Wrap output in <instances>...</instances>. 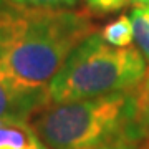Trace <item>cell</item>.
Wrapping results in <instances>:
<instances>
[{
	"instance_id": "6da1fadb",
	"label": "cell",
	"mask_w": 149,
	"mask_h": 149,
	"mask_svg": "<svg viewBox=\"0 0 149 149\" xmlns=\"http://www.w3.org/2000/svg\"><path fill=\"white\" fill-rule=\"evenodd\" d=\"M95 32L88 10L23 8L0 0V78L22 93H48L70 53Z\"/></svg>"
},
{
	"instance_id": "7a4b0ae2",
	"label": "cell",
	"mask_w": 149,
	"mask_h": 149,
	"mask_svg": "<svg viewBox=\"0 0 149 149\" xmlns=\"http://www.w3.org/2000/svg\"><path fill=\"white\" fill-rule=\"evenodd\" d=\"M33 133L50 149H93L139 129L138 88L66 103H50L30 119Z\"/></svg>"
},
{
	"instance_id": "3957f363",
	"label": "cell",
	"mask_w": 149,
	"mask_h": 149,
	"mask_svg": "<svg viewBox=\"0 0 149 149\" xmlns=\"http://www.w3.org/2000/svg\"><path fill=\"white\" fill-rule=\"evenodd\" d=\"M148 73L146 58L136 48H119L101 33L74 48L48 86L50 103H66L138 88Z\"/></svg>"
},
{
	"instance_id": "277c9868",
	"label": "cell",
	"mask_w": 149,
	"mask_h": 149,
	"mask_svg": "<svg viewBox=\"0 0 149 149\" xmlns=\"http://www.w3.org/2000/svg\"><path fill=\"white\" fill-rule=\"evenodd\" d=\"M48 104V93H22L0 78V121L30 123V119Z\"/></svg>"
},
{
	"instance_id": "5b68a950",
	"label": "cell",
	"mask_w": 149,
	"mask_h": 149,
	"mask_svg": "<svg viewBox=\"0 0 149 149\" xmlns=\"http://www.w3.org/2000/svg\"><path fill=\"white\" fill-rule=\"evenodd\" d=\"M101 37L104 42L113 45V47L126 48L134 42V33H133V23L128 15L118 17L116 20L109 22L104 25L101 30Z\"/></svg>"
},
{
	"instance_id": "8992f818",
	"label": "cell",
	"mask_w": 149,
	"mask_h": 149,
	"mask_svg": "<svg viewBox=\"0 0 149 149\" xmlns=\"http://www.w3.org/2000/svg\"><path fill=\"white\" fill-rule=\"evenodd\" d=\"M129 18L133 23L134 43L144 58L149 60V5L134 7Z\"/></svg>"
},
{
	"instance_id": "52a82bcc",
	"label": "cell",
	"mask_w": 149,
	"mask_h": 149,
	"mask_svg": "<svg viewBox=\"0 0 149 149\" xmlns=\"http://www.w3.org/2000/svg\"><path fill=\"white\" fill-rule=\"evenodd\" d=\"M93 149H149V131L139 129Z\"/></svg>"
},
{
	"instance_id": "ba28073f",
	"label": "cell",
	"mask_w": 149,
	"mask_h": 149,
	"mask_svg": "<svg viewBox=\"0 0 149 149\" xmlns=\"http://www.w3.org/2000/svg\"><path fill=\"white\" fill-rule=\"evenodd\" d=\"M2 2L23 8H50V10L74 8L76 5H80V0H2Z\"/></svg>"
},
{
	"instance_id": "9c48e42d",
	"label": "cell",
	"mask_w": 149,
	"mask_h": 149,
	"mask_svg": "<svg viewBox=\"0 0 149 149\" xmlns=\"http://www.w3.org/2000/svg\"><path fill=\"white\" fill-rule=\"evenodd\" d=\"M88 8L95 13H113L128 3V0H85Z\"/></svg>"
},
{
	"instance_id": "30bf717a",
	"label": "cell",
	"mask_w": 149,
	"mask_h": 149,
	"mask_svg": "<svg viewBox=\"0 0 149 149\" xmlns=\"http://www.w3.org/2000/svg\"><path fill=\"white\" fill-rule=\"evenodd\" d=\"M138 95H139V109H141V118L149 131V70L144 76L143 83L138 86Z\"/></svg>"
},
{
	"instance_id": "8fae6325",
	"label": "cell",
	"mask_w": 149,
	"mask_h": 149,
	"mask_svg": "<svg viewBox=\"0 0 149 149\" xmlns=\"http://www.w3.org/2000/svg\"><path fill=\"white\" fill-rule=\"evenodd\" d=\"M136 7H141V5H149V0H131Z\"/></svg>"
},
{
	"instance_id": "7c38bea8",
	"label": "cell",
	"mask_w": 149,
	"mask_h": 149,
	"mask_svg": "<svg viewBox=\"0 0 149 149\" xmlns=\"http://www.w3.org/2000/svg\"><path fill=\"white\" fill-rule=\"evenodd\" d=\"M38 149H50V148H47V146H45L42 141H40V146H38Z\"/></svg>"
}]
</instances>
